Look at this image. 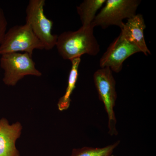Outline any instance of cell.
<instances>
[{"mask_svg":"<svg viewBox=\"0 0 156 156\" xmlns=\"http://www.w3.org/2000/svg\"><path fill=\"white\" fill-rule=\"evenodd\" d=\"M92 26H82L75 31L64 32L57 38L56 47L63 59L71 60L84 54L95 56L100 52V45Z\"/></svg>","mask_w":156,"mask_h":156,"instance_id":"6da1fadb","label":"cell"},{"mask_svg":"<svg viewBox=\"0 0 156 156\" xmlns=\"http://www.w3.org/2000/svg\"><path fill=\"white\" fill-rule=\"evenodd\" d=\"M141 3L140 0H106L91 23L92 27L106 29L111 26L122 28L123 20L134 17Z\"/></svg>","mask_w":156,"mask_h":156,"instance_id":"7a4b0ae2","label":"cell"},{"mask_svg":"<svg viewBox=\"0 0 156 156\" xmlns=\"http://www.w3.org/2000/svg\"><path fill=\"white\" fill-rule=\"evenodd\" d=\"M112 73L108 68H100L94 73L93 80L99 100L104 105L108 116V134L111 136H116L118 132L114 107L117 95L116 81Z\"/></svg>","mask_w":156,"mask_h":156,"instance_id":"3957f363","label":"cell"},{"mask_svg":"<svg viewBox=\"0 0 156 156\" xmlns=\"http://www.w3.org/2000/svg\"><path fill=\"white\" fill-rule=\"evenodd\" d=\"M35 49H44V45L35 35L30 26H15L4 35L0 44V54L24 52L32 57Z\"/></svg>","mask_w":156,"mask_h":156,"instance_id":"277c9868","label":"cell"},{"mask_svg":"<svg viewBox=\"0 0 156 156\" xmlns=\"http://www.w3.org/2000/svg\"><path fill=\"white\" fill-rule=\"evenodd\" d=\"M45 4L44 0L30 1L26 11V20L44 49L49 50L56 46L58 36L52 33L53 23L45 16Z\"/></svg>","mask_w":156,"mask_h":156,"instance_id":"5b68a950","label":"cell"},{"mask_svg":"<svg viewBox=\"0 0 156 156\" xmlns=\"http://www.w3.org/2000/svg\"><path fill=\"white\" fill-rule=\"evenodd\" d=\"M0 66L4 70L3 82L7 86H15L26 76H42L32 57L27 53L3 54L0 59Z\"/></svg>","mask_w":156,"mask_h":156,"instance_id":"8992f818","label":"cell"},{"mask_svg":"<svg viewBox=\"0 0 156 156\" xmlns=\"http://www.w3.org/2000/svg\"><path fill=\"white\" fill-rule=\"evenodd\" d=\"M139 52L140 50L137 47L126 41L120 34L101 56L99 66L101 68L110 69L112 72L120 73L125 60Z\"/></svg>","mask_w":156,"mask_h":156,"instance_id":"52a82bcc","label":"cell"},{"mask_svg":"<svg viewBox=\"0 0 156 156\" xmlns=\"http://www.w3.org/2000/svg\"><path fill=\"white\" fill-rule=\"evenodd\" d=\"M146 27L145 21L142 14H136L134 17L127 20L120 28V34L126 41L137 47L140 52L146 56L151 55L144 36V30Z\"/></svg>","mask_w":156,"mask_h":156,"instance_id":"ba28073f","label":"cell"},{"mask_svg":"<svg viewBox=\"0 0 156 156\" xmlns=\"http://www.w3.org/2000/svg\"><path fill=\"white\" fill-rule=\"evenodd\" d=\"M22 130L19 122L10 125L5 118L0 119V156H20L16 142Z\"/></svg>","mask_w":156,"mask_h":156,"instance_id":"9c48e42d","label":"cell"},{"mask_svg":"<svg viewBox=\"0 0 156 156\" xmlns=\"http://www.w3.org/2000/svg\"><path fill=\"white\" fill-rule=\"evenodd\" d=\"M81 60V57L73 58L70 60L72 66L69 76L67 88L64 95L59 99L57 104L58 108L60 111L66 110L69 108L71 101V95L75 89L78 80V69Z\"/></svg>","mask_w":156,"mask_h":156,"instance_id":"30bf717a","label":"cell"},{"mask_svg":"<svg viewBox=\"0 0 156 156\" xmlns=\"http://www.w3.org/2000/svg\"><path fill=\"white\" fill-rule=\"evenodd\" d=\"M106 0H85L76 8L82 26L91 25L97 12L103 7Z\"/></svg>","mask_w":156,"mask_h":156,"instance_id":"8fae6325","label":"cell"},{"mask_svg":"<svg viewBox=\"0 0 156 156\" xmlns=\"http://www.w3.org/2000/svg\"><path fill=\"white\" fill-rule=\"evenodd\" d=\"M120 140L103 147H85L73 149L70 156H112Z\"/></svg>","mask_w":156,"mask_h":156,"instance_id":"7c38bea8","label":"cell"},{"mask_svg":"<svg viewBox=\"0 0 156 156\" xmlns=\"http://www.w3.org/2000/svg\"><path fill=\"white\" fill-rule=\"evenodd\" d=\"M7 24L8 22L5 13L2 9L0 8V44L4 35L5 34Z\"/></svg>","mask_w":156,"mask_h":156,"instance_id":"4fadbf2b","label":"cell"},{"mask_svg":"<svg viewBox=\"0 0 156 156\" xmlns=\"http://www.w3.org/2000/svg\"><path fill=\"white\" fill-rule=\"evenodd\" d=\"M112 156H115V155H112Z\"/></svg>","mask_w":156,"mask_h":156,"instance_id":"5bb4252c","label":"cell"}]
</instances>
